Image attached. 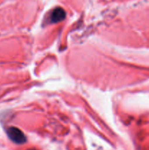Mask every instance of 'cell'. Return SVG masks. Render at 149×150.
Here are the masks:
<instances>
[{
	"label": "cell",
	"mask_w": 149,
	"mask_h": 150,
	"mask_svg": "<svg viewBox=\"0 0 149 150\" xmlns=\"http://www.w3.org/2000/svg\"><path fill=\"white\" fill-rule=\"evenodd\" d=\"M7 133L8 137L11 141H13L14 143L18 144H21L26 142V139L25 135L23 132L18 128L15 127H9L7 130Z\"/></svg>",
	"instance_id": "1"
},
{
	"label": "cell",
	"mask_w": 149,
	"mask_h": 150,
	"mask_svg": "<svg viewBox=\"0 0 149 150\" xmlns=\"http://www.w3.org/2000/svg\"><path fill=\"white\" fill-rule=\"evenodd\" d=\"M66 17V13L64 10L61 7L55 8L51 12V16H50V21L51 23H58L64 20Z\"/></svg>",
	"instance_id": "2"
}]
</instances>
